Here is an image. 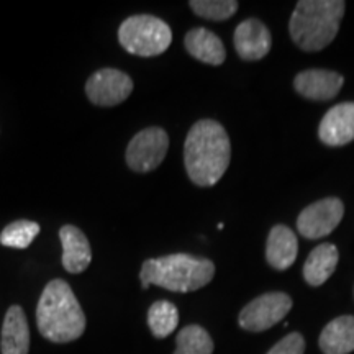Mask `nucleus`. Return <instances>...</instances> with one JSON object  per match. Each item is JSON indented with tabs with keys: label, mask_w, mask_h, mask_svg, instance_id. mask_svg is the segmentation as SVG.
I'll return each instance as SVG.
<instances>
[{
	"label": "nucleus",
	"mask_w": 354,
	"mask_h": 354,
	"mask_svg": "<svg viewBox=\"0 0 354 354\" xmlns=\"http://www.w3.org/2000/svg\"><path fill=\"white\" fill-rule=\"evenodd\" d=\"M232 159L228 133L218 122L201 120L192 125L184 143L185 171L196 185L210 187L223 177Z\"/></svg>",
	"instance_id": "1"
},
{
	"label": "nucleus",
	"mask_w": 354,
	"mask_h": 354,
	"mask_svg": "<svg viewBox=\"0 0 354 354\" xmlns=\"http://www.w3.org/2000/svg\"><path fill=\"white\" fill-rule=\"evenodd\" d=\"M86 313L68 282L55 279L48 282L37 305V326L51 343H71L86 331Z\"/></svg>",
	"instance_id": "2"
},
{
	"label": "nucleus",
	"mask_w": 354,
	"mask_h": 354,
	"mask_svg": "<svg viewBox=\"0 0 354 354\" xmlns=\"http://www.w3.org/2000/svg\"><path fill=\"white\" fill-rule=\"evenodd\" d=\"M215 276V264L207 258L184 253L146 259L140 271L143 289L158 286L171 292H194L205 287Z\"/></svg>",
	"instance_id": "3"
},
{
	"label": "nucleus",
	"mask_w": 354,
	"mask_h": 354,
	"mask_svg": "<svg viewBox=\"0 0 354 354\" xmlns=\"http://www.w3.org/2000/svg\"><path fill=\"white\" fill-rule=\"evenodd\" d=\"M346 3L342 0H302L289 21L290 37L300 50L320 51L333 41Z\"/></svg>",
	"instance_id": "4"
},
{
	"label": "nucleus",
	"mask_w": 354,
	"mask_h": 354,
	"mask_svg": "<svg viewBox=\"0 0 354 354\" xmlns=\"http://www.w3.org/2000/svg\"><path fill=\"white\" fill-rule=\"evenodd\" d=\"M118 41L130 55L151 57L171 46L172 32L166 21L153 15H133L118 28Z\"/></svg>",
	"instance_id": "5"
},
{
	"label": "nucleus",
	"mask_w": 354,
	"mask_h": 354,
	"mask_svg": "<svg viewBox=\"0 0 354 354\" xmlns=\"http://www.w3.org/2000/svg\"><path fill=\"white\" fill-rule=\"evenodd\" d=\"M169 149V136L159 127L136 133L127 148V165L135 172H151L165 161Z\"/></svg>",
	"instance_id": "6"
},
{
	"label": "nucleus",
	"mask_w": 354,
	"mask_h": 354,
	"mask_svg": "<svg viewBox=\"0 0 354 354\" xmlns=\"http://www.w3.org/2000/svg\"><path fill=\"white\" fill-rule=\"evenodd\" d=\"M292 299L284 292H269L259 295L253 302H250L241 310L238 322L246 331H266L272 328L276 323L284 320V317L290 312Z\"/></svg>",
	"instance_id": "7"
},
{
	"label": "nucleus",
	"mask_w": 354,
	"mask_h": 354,
	"mask_svg": "<svg viewBox=\"0 0 354 354\" xmlns=\"http://www.w3.org/2000/svg\"><path fill=\"white\" fill-rule=\"evenodd\" d=\"M133 92V81L123 71L104 68L95 71L86 82V95L99 107H115Z\"/></svg>",
	"instance_id": "8"
},
{
	"label": "nucleus",
	"mask_w": 354,
	"mask_h": 354,
	"mask_svg": "<svg viewBox=\"0 0 354 354\" xmlns=\"http://www.w3.org/2000/svg\"><path fill=\"white\" fill-rule=\"evenodd\" d=\"M344 215V205L339 198L328 197L302 210L297 220V230L308 240L328 236L338 227Z\"/></svg>",
	"instance_id": "9"
},
{
	"label": "nucleus",
	"mask_w": 354,
	"mask_h": 354,
	"mask_svg": "<svg viewBox=\"0 0 354 354\" xmlns=\"http://www.w3.org/2000/svg\"><path fill=\"white\" fill-rule=\"evenodd\" d=\"M233 41L241 59L259 61L271 50L272 38L263 21L248 19L236 26Z\"/></svg>",
	"instance_id": "10"
},
{
	"label": "nucleus",
	"mask_w": 354,
	"mask_h": 354,
	"mask_svg": "<svg viewBox=\"0 0 354 354\" xmlns=\"http://www.w3.org/2000/svg\"><path fill=\"white\" fill-rule=\"evenodd\" d=\"M318 136L328 146H343L354 140V102H343L326 112Z\"/></svg>",
	"instance_id": "11"
},
{
	"label": "nucleus",
	"mask_w": 354,
	"mask_h": 354,
	"mask_svg": "<svg viewBox=\"0 0 354 354\" xmlns=\"http://www.w3.org/2000/svg\"><path fill=\"white\" fill-rule=\"evenodd\" d=\"M344 79L335 71L308 69L297 74L294 81L295 91L310 100H330L342 91Z\"/></svg>",
	"instance_id": "12"
},
{
	"label": "nucleus",
	"mask_w": 354,
	"mask_h": 354,
	"mask_svg": "<svg viewBox=\"0 0 354 354\" xmlns=\"http://www.w3.org/2000/svg\"><path fill=\"white\" fill-rule=\"evenodd\" d=\"M59 240L63 245V263L69 274H81L92 263V248L87 236L74 225H64L59 230Z\"/></svg>",
	"instance_id": "13"
},
{
	"label": "nucleus",
	"mask_w": 354,
	"mask_h": 354,
	"mask_svg": "<svg viewBox=\"0 0 354 354\" xmlns=\"http://www.w3.org/2000/svg\"><path fill=\"white\" fill-rule=\"evenodd\" d=\"M0 349L2 354H28L30 351L28 322L20 305H12L7 310L2 325Z\"/></svg>",
	"instance_id": "14"
},
{
	"label": "nucleus",
	"mask_w": 354,
	"mask_h": 354,
	"mask_svg": "<svg viewBox=\"0 0 354 354\" xmlns=\"http://www.w3.org/2000/svg\"><path fill=\"white\" fill-rule=\"evenodd\" d=\"M299 253V243L295 233L284 225H276L268 236L266 259L271 268L286 271L295 263Z\"/></svg>",
	"instance_id": "15"
},
{
	"label": "nucleus",
	"mask_w": 354,
	"mask_h": 354,
	"mask_svg": "<svg viewBox=\"0 0 354 354\" xmlns=\"http://www.w3.org/2000/svg\"><path fill=\"white\" fill-rule=\"evenodd\" d=\"M185 50L197 61L212 66H220L225 63L227 51L223 43L214 32L207 28H192L184 38Z\"/></svg>",
	"instance_id": "16"
},
{
	"label": "nucleus",
	"mask_w": 354,
	"mask_h": 354,
	"mask_svg": "<svg viewBox=\"0 0 354 354\" xmlns=\"http://www.w3.org/2000/svg\"><path fill=\"white\" fill-rule=\"evenodd\" d=\"M320 349L325 354H349L354 351V317L335 318L320 335Z\"/></svg>",
	"instance_id": "17"
},
{
	"label": "nucleus",
	"mask_w": 354,
	"mask_h": 354,
	"mask_svg": "<svg viewBox=\"0 0 354 354\" xmlns=\"http://www.w3.org/2000/svg\"><path fill=\"white\" fill-rule=\"evenodd\" d=\"M338 266V250L335 245L323 243L318 245L304 264V277L310 286L325 284Z\"/></svg>",
	"instance_id": "18"
},
{
	"label": "nucleus",
	"mask_w": 354,
	"mask_h": 354,
	"mask_svg": "<svg viewBox=\"0 0 354 354\" xmlns=\"http://www.w3.org/2000/svg\"><path fill=\"white\" fill-rule=\"evenodd\" d=\"M179 312L174 304L158 300L148 310V326L154 338H166L177 328Z\"/></svg>",
	"instance_id": "19"
},
{
	"label": "nucleus",
	"mask_w": 354,
	"mask_h": 354,
	"mask_svg": "<svg viewBox=\"0 0 354 354\" xmlns=\"http://www.w3.org/2000/svg\"><path fill=\"white\" fill-rule=\"evenodd\" d=\"M214 342L209 331L201 325L184 326L176 338L174 354H212Z\"/></svg>",
	"instance_id": "20"
},
{
	"label": "nucleus",
	"mask_w": 354,
	"mask_h": 354,
	"mask_svg": "<svg viewBox=\"0 0 354 354\" xmlns=\"http://www.w3.org/2000/svg\"><path fill=\"white\" fill-rule=\"evenodd\" d=\"M39 225L32 220H17L8 223L0 233V245L15 250H26L39 234Z\"/></svg>",
	"instance_id": "21"
},
{
	"label": "nucleus",
	"mask_w": 354,
	"mask_h": 354,
	"mask_svg": "<svg viewBox=\"0 0 354 354\" xmlns=\"http://www.w3.org/2000/svg\"><path fill=\"white\" fill-rule=\"evenodd\" d=\"M189 7L196 15L205 20L223 21L232 19L238 10V2L234 0H192Z\"/></svg>",
	"instance_id": "22"
},
{
	"label": "nucleus",
	"mask_w": 354,
	"mask_h": 354,
	"mask_svg": "<svg viewBox=\"0 0 354 354\" xmlns=\"http://www.w3.org/2000/svg\"><path fill=\"white\" fill-rule=\"evenodd\" d=\"M305 353V342L304 336L300 333H290L284 336L276 346L271 348L268 354H304Z\"/></svg>",
	"instance_id": "23"
}]
</instances>
